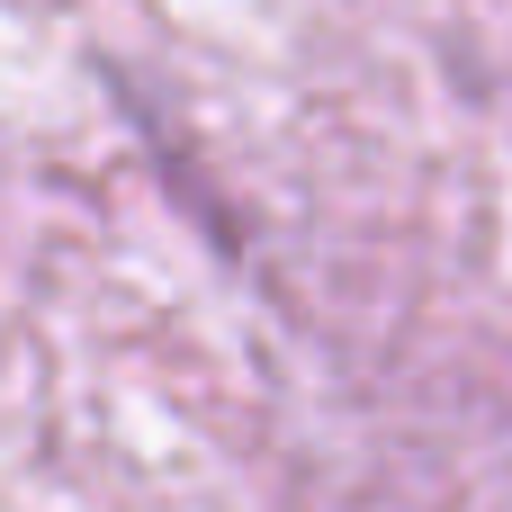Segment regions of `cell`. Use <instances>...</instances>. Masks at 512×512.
<instances>
[]
</instances>
